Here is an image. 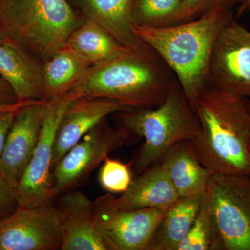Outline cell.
Instances as JSON below:
<instances>
[{"label":"cell","mask_w":250,"mask_h":250,"mask_svg":"<svg viewBox=\"0 0 250 250\" xmlns=\"http://www.w3.org/2000/svg\"><path fill=\"white\" fill-rule=\"evenodd\" d=\"M174 77L157 52L141 41L118 57L91 65L67 95L72 100L109 99L131 109L155 108L165 100Z\"/></svg>","instance_id":"1"},{"label":"cell","mask_w":250,"mask_h":250,"mask_svg":"<svg viewBox=\"0 0 250 250\" xmlns=\"http://www.w3.org/2000/svg\"><path fill=\"white\" fill-rule=\"evenodd\" d=\"M233 9L217 7L188 22L170 27L135 26L134 33L170 67L195 111L208 86V69L219 33L234 19Z\"/></svg>","instance_id":"2"},{"label":"cell","mask_w":250,"mask_h":250,"mask_svg":"<svg viewBox=\"0 0 250 250\" xmlns=\"http://www.w3.org/2000/svg\"><path fill=\"white\" fill-rule=\"evenodd\" d=\"M200 129L190 141L210 174L250 176V112L246 100L207 86L195 106Z\"/></svg>","instance_id":"3"},{"label":"cell","mask_w":250,"mask_h":250,"mask_svg":"<svg viewBox=\"0 0 250 250\" xmlns=\"http://www.w3.org/2000/svg\"><path fill=\"white\" fill-rule=\"evenodd\" d=\"M118 127L145 139L129 163L135 177L160 161L174 144L195 139L200 129L196 112L174 77L163 103L152 108L115 113Z\"/></svg>","instance_id":"4"},{"label":"cell","mask_w":250,"mask_h":250,"mask_svg":"<svg viewBox=\"0 0 250 250\" xmlns=\"http://www.w3.org/2000/svg\"><path fill=\"white\" fill-rule=\"evenodd\" d=\"M83 21L67 0H0V32L42 64Z\"/></svg>","instance_id":"5"},{"label":"cell","mask_w":250,"mask_h":250,"mask_svg":"<svg viewBox=\"0 0 250 250\" xmlns=\"http://www.w3.org/2000/svg\"><path fill=\"white\" fill-rule=\"evenodd\" d=\"M215 250H250V176L211 174L205 192Z\"/></svg>","instance_id":"6"},{"label":"cell","mask_w":250,"mask_h":250,"mask_svg":"<svg viewBox=\"0 0 250 250\" xmlns=\"http://www.w3.org/2000/svg\"><path fill=\"white\" fill-rule=\"evenodd\" d=\"M106 119L87 133L54 167L56 197L86 184L90 174L110 154L130 141L125 129L111 127Z\"/></svg>","instance_id":"7"},{"label":"cell","mask_w":250,"mask_h":250,"mask_svg":"<svg viewBox=\"0 0 250 250\" xmlns=\"http://www.w3.org/2000/svg\"><path fill=\"white\" fill-rule=\"evenodd\" d=\"M72 101L65 94L46 103L40 139L16 188L19 207L47 205L56 197L52 172L54 140L64 111Z\"/></svg>","instance_id":"8"},{"label":"cell","mask_w":250,"mask_h":250,"mask_svg":"<svg viewBox=\"0 0 250 250\" xmlns=\"http://www.w3.org/2000/svg\"><path fill=\"white\" fill-rule=\"evenodd\" d=\"M208 86L245 100L250 95V31L235 18L215 40Z\"/></svg>","instance_id":"9"},{"label":"cell","mask_w":250,"mask_h":250,"mask_svg":"<svg viewBox=\"0 0 250 250\" xmlns=\"http://www.w3.org/2000/svg\"><path fill=\"white\" fill-rule=\"evenodd\" d=\"M95 225L108 250H147L166 210H125L112 205L109 194L93 202Z\"/></svg>","instance_id":"10"},{"label":"cell","mask_w":250,"mask_h":250,"mask_svg":"<svg viewBox=\"0 0 250 250\" xmlns=\"http://www.w3.org/2000/svg\"><path fill=\"white\" fill-rule=\"evenodd\" d=\"M62 242L60 217L52 203L18 207L0 221V250H58Z\"/></svg>","instance_id":"11"},{"label":"cell","mask_w":250,"mask_h":250,"mask_svg":"<svg viewBox=\"0 0 250 250\" xmlns=\"http://www.w3.org/2000/svg\"><path fill=\"white\" fill-rule=\"evenodd\" d=\"M47 102L29 104L16 112L0 157V173L16 189L35 150Z\"/></svg>","instance_id":"12"},{"label":"cell","mask_w":250,"mask_h":250,"mask_svg":"<svg viewBox=\"0 0 250 250\" xmlns=\"http://www.w3.org/2000/svg\"><path fill=\"white\" fill-rule=\"evenodd\" d=\"M119 102L105 98H78L64 111L54 140L52 172L64 155L109 115L130 111Z\"/></svg>","instance_id":"13"},{"label":"cell","mask_w":250,"mask_h":250,"mask_svg":"<svg viewBox=\"0 0 250 250\" xmlns=\"http://www.w3.org/2000/svg\"><path fill=\"white\" fill-rule=\"evenodd\" d=\"M62 232L61 250H108L95 225L93 202L80 190L62 194L57 205Z\"/></svg>","instance_id":"14"},{"label":"cell","mask_w":250,"mask_h":250,"mask_svg":"<svg viewBox=\"0 0 250 250\" xmlns=\"http://www.w3.org/2000/svg\"><path fill=\"white\" fill-rule=\"evenodd\" d=\"M42 65L0 32V76L11 85L18 101H44Z\"/></svg>","instance_id":"15"},{"label":"cell","mask_w":250,"mask_h":250,"mask_svg":"<svg viewBox=\"0 0 250 250\" xmlns=\"http://www.w3.org/2000/svg\"><path fill=\"white\" fill-rule=\"evenodd\" d=\"M156 164L134 177L119 197L109 193L112 205L125 210H167L179 195L165 167L160 162Z\"/></svg>","instance_id":"16"},{"label":"cell","mask_w":250,"mask_h":250,"mask_svg":"<svg viewBox=\"0 0 250 250\" xmlns=\"http://www.w3.org/2000/svg\"><path fill=\"white\" fill-rule=\"evenodd\" d=\"M83 20L105 29L125 47L141 42L134 33L133 0H67Z\"/></svg>","instance_id":"17"},{"label":"cell","mask_w":250,"mask_h":250,"mask_svg":"<svg viewBox=\"0 0 250 250\" xmlns=\"http://www.w3.org/2000/svg\"><path fill=\"white\" fill-rule=\"evenodd\" d=\"M179 197L202 196L210 172L197 159L190 141L174 144L161 158Z\"/></svg>","instance_id":"18"},{"label":"cell","mask_w":250,"mask_h":250,"mask_svg":"<svg viewBox=\"0 0 250 250\" xmlns=\"http://www.w3.org/2000/svg\"><path fill=\"white\" fill-rule=\"evenodd\" d=\"M91 66L65 45L42 65L44 101L63 96L76 85Z\"/></svg>","instance_id":"19"},{"label":"cell","mask_w":250,"mask_h":250,"mask_svg":"<svg viewBox=\"0 0 250 250\" xmlns=\"http://www.w3.org/2000/svg\"><path fill=\"white\" fill-rule=\"evenodd\" d=\"M202 197H179L166 210L147 250H177L191 228Z\"/></svg>","instance_id":"20"},{"label":"cell","mask_w":250,"mask_h":250,"mask_svg":"<svg viewBox=\"0 0 250 250\" xmlns=\"http://www.w3.org/2000/svg\"><path fill=\"white\" fill-rule=\"evenodd\" d=\"M65 45L84 59L90 65L118 57L127 49L103 27L83 20L69 36Z\"/></svg>","instance_id":"21"},{"label":"cell","mask_w":250,"mask_h":250,"mask_svg":"<svg viewBox=\"0 0 250 250\" xmlns=\"http://www.w3.org/2000/svg\"><path fill=\"white\" fill-rule=\"evenodd\" d=\"M183 0H133L135 26L170 27L180 23Z\"/></svg>","instance_id":"22"},{"label":"cell","mask_w":250,"mask_h":250,"mask_svg":"<svg viewBox=\"0 0 250 250\" xmlns=\"http://www.w3.org/2000/svg\"><path fill=\"white\" fill-rule=\"evenodd\" d=\"M215 233L209 208L203 195L198 212L177 250H215Z\"/></svg>","instance_id":"23"},{"label":"cell","mask_w":250,"mask_h":250,"mask_svg":"<svg viewBox=\"0 0 250 250\" xmlns=\"http://www.w3.org/2000/svg\"><path fill=\"white\" fill-rule=\"evenodd\" d=\"M133 172L130 164L117 159L106 158L99 172L100 187L110 194H123L133 181Z\"/></svg>","instance_id":"24"},{"label":"cell","mask_w":250,"mask_h":250,"mask_svg":"<svg viewBox=\"0 0 250 250\" xmlns=\"http://www.w3.org/2000/svg\"><path fill=\"white\" fill-rule=\"evenodd\" d=\"M245 0H183L180 23L188 22L201 16L207 11L217 7L233 9Z\"/></svg>","instance_id":"25"},{"label":"cell","mask_w":250,"mask_h":250,"mask_svg":"<svg viewBox=\"0 0 250 250\" xmlns=\"http://www.w3.org/2000/svg\"><path fill=\"white\" fill-rule=\"evenodd\" d=\"M18 207L16 189L0 173V221L12 214Z\"/></svg>","instance_id":"26"},{"label":"cell","mask_w":250,"mask_h":250,"mask_svg":"<svg viewBox=\"0 0 250 250\" xmlns=\"http://www.w3.org/2000/svg\"><path fill=\"white\" fill-rule=\"evenodd\" d=\"M17 111L18 110H16L0 113V157L2 154L6 138Z\"/></svg>","instance_id":"27"},{"label":"cell","mask_w":250,"mask_h":250,"mask_svg":"<svg viewBox=\"0 0 250 250\" xmlns=\"http://www.w3.org/2000/svg\"><path fill=\"white\" fill-rule=\"evenodd\" d=\"M21 103L11 85L0 76V106H9Z\"/></svg>","instance_id":"28"},{"label":"cell","mask_w":250,"mask_h":250,"mask_svg":"<svg viewBox=\"0 0 250 250\" xmlns=\"http://www.w3.org/2000/svg\"><path fill=\"white\" fill-rule=\"evenodd\" d=\"M36 102L41 101L22 102V103H19L14 105H9V106H0V113H5V112L8 111H16V110L20 109V108L23 107V106H26V105L29 104L36 103Z\"/></svg>","instance_id":"29"},{"label":"cell","mask_w":250,"mask_h":250,"mask_svg":"<svg viewBox=\"0 0 250 250\" xmlns=\"http://www.w3.org/2000/svg\"><path fill=\"white\" fill-rule=\"evenodd\" d=\"M250 11V0H245L243 4L240 5L239 9L238 10L237 16H239L243 13Z\"/></svg>","instance_id":"30"},{"label":"cell","mask_w":250,"mask_h":250,"mask_svg":"<svg viewBox=\"0 0 250 250\" xmlns=\"http://www.w3.org/2000/svg\"><path fill=\"white\" fill-rule=\"evenodd\" d=\"M247 106L250 112V95L248 98L246 99Z\"/></svg>","instance_id":"31"},{"label":"cell","mask_w":250,"mask_h":250,"mask_svg":"<svg viewBox=\"0 0 250 250\" xmlns=\"http://www.w3.org/2000/svg\"><path fill=\"white\" fill-rule=\"evenodd\" d=\"M249 152H250V146H249Z\"/></svg>","instance_id":"32"}]
</instances>
